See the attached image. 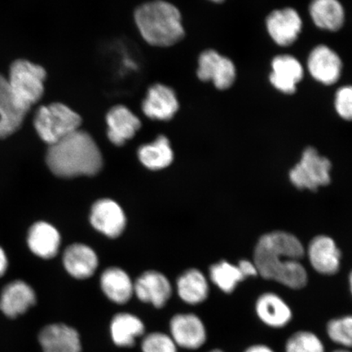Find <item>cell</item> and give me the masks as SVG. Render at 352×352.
I'll use <instances>...</instances> for the list:
<instances>
[{"mask_svg": "<svg viewBox=\"0 0 352 352\" xmlns=\"http://www.w3.org/2000/svg\"><path fill=\"white\" fill-rule=\"evenodd\" d=\"M26 113L16 102L7 79L0 74V139L19 130Z\"/></svg>", "mask_w": 352, "mask_h": 352, "instance_id": "obj_17", "label": "cell"}, {"mask_svg": "<svg viewBox=\"0 0 352 352\" xmlns=\"http://www.w3.org/2000/svg\"><path fill=\"white\" fill-rule=\"evenodd\" d=\"M327 331L330 340L344 349H352V316L330 320Z\"/></svg>", "mask_w": 352, "mask_h": 352, "instance_id": "obj_30", "label": "cell"}, {"mask_svg": "<svg viewBox=\"0 0 352 352\" xmlns=\"http://www.w3.org/2000/svg\"><path fill=\"white\" fill-rule=\"evenodd\" d=\"M177 287L179 297L188 305H199L209 296L208 280L196 270L184 272L178 280Z\"/></svg>", "mask_w": 352, "mask_h": 352, "instance_id": "obj_26", "label": "cell"}, {"mask_svg": "<svg viewBox=\"0 0 352 352\" xmlns=\"http://www.w3.org/2000/svg\"><path fill=\"white\" fill-rule=\"evenodd\" d=\"M270 82L277 90L285 94H292L303 77L302 66L292 56H276L272 63Z\"/></svg>", "mask_w": 352, "mask_h": 352, "instance_id": "obj_18", "label": "cell"}, {"mask_svg": "<svg viewBox=\"0 0 352 352\" xmlns=\"http://www.w3.org/2000/svg\"><path fill=\"white\" fill-rule=\"evenodd\" d=\"M142 349L143 352H177V345L167 334L153 332L144 338Z\"/></svg>", "mask_w": 352, "mask_h": 352, "instance_id": "obj_31", "label": "cell"}, {"mask_svg": "<svg viewBox=\"0 0 352 352\" xmlns=\"http://www.w3.org/2000/svg\"><path fill=\"white\" fill-rule=\"evenodd\" d=\"M8 259L6 253L3 249L0 248V277H1L7 270Z\"/></svg>", "mask_w": 352, "mask_h": 352, "instance_id": "obj_35", "label": "cell"}, {"mask_svg": "<svg viewBox=\"0 0 352 352\" xmlns=\"http://www.w3.org/2000/svg\"><path fill=\"white\" fill-rule=\"evenodd\" d=\"M303 255L305 248L296 236L277 231L259 239L254 250V263L264 279L299 289L307 283L305 268L298 261Z\"/></svg>", "mask_w": 352, "mask_h": 352, "instance_id": "obj_1", "label": "cell"}, {"mask_svg": "<svg viewBox=\"0 0 352 352\" xmlns=\"http://www.w3.org/2000/svg\"><path fill=\"white\" fill-rule=\"evenodd\" d=\"M43 352H81L80 337L76 329L65 324H52L38 336Z\"/></svg>", "mask_w": 352, "mask_h": 352, "instance_id": "obj_11", "label": "cell"}, {"mask_svg": "<svg viewBox=\"0 0 352 352\" xmlns=\"http://www.w3.org/2000/svg\"><path fill=\"white\" fill-rule=\"evenodd\" d=\"M244 352H276L270 346L264 344H254L248 347Z\"/></svg>", "mask_w": 352, "mask_h": 352, "instance_id": "obj_34", "label": "cell"}, {"mask_svg": "<svg viewBox=\"0 0 352 352\" xmlns=\"http://www.w3.org/2000/svg\"><path fill=\"white\" fill-rule=\"evenodd\" d=\"M63 262L65 270L77 279L91 276L98 265V258L94 250L82 244L69 246L65 252Z\"/></svg>", "mask_w": 352, "mask_h": 352, "instance_id": "obj_21", "label": "cell"}, {"mask_svg": "<svg viewBox=\"0 0 352 352\" xmlns=\"http://www.w3.org/2000/svg\"><path fill=\"white\" fill-rule=\"evenodd\" d=\"M140 162L151 170H160L168 166L173 160V152L168 139L161 135L155 142L139 148Z\"/></svg>", "mask_w": 352, "mask_h": 352, "instance_id": "obj_27", "label": "cell"}, {"mask_svg": "<svg viewBox=\"0 0 352 352\" xmlns=\"http://www.w3.org/2000/svg\"><path fill=\"white\" fill-rule=\"evenodd\" d=\"M107 121L108 138L110 142L118 146L133 138L142 126L139 118L123 105H118L110 109Z\"/></svg>", "mask_w": 352, "mask_h": 352, "instance_id": "obj_20", "label": "cell"}, {"mask_svg": "<svg viewBox=\"0 0 352 352\" xmlns=\"http://www.w3.org/2000/svg\"><path fill=\"white\" fill-rule=\"evenodd\" d=\"M91 223L96 230L114 239L124 230L126 217L116 201L103 199L96 201L92 206Z\"/></svg>", "mask_w": 352, "mask_h": 352, "instance_id": "obj_12", "label": "cell"}, {"mask_svg": "<svg viewBox=\"0 0 352 352\" xmlns=\"http://www.w3.org/2000/svg\"><path fill=\"white\" fill-rule=\"evenodd\" d=\"M302 26L300 16L292 8L274 11L267 19V32L280 46L292 45L300 34Z\"/></svg>", "mask_w": 352, "mask_h": 352, "instance_id": "obj_9", "label": "cell"}, {"mask_svg": "<svg viewBox=\"0 0 352 352\" xmlns=\"http://www.w3.org/2000/svg\"><path fill=\"white\" fill-rule=\"evenodd\" d=\"M197 76L201 81L213 82L218 89H228L235 81V65L228 57L208 50L202 52L198 60Z\"/></svg>", "mask_w": 352, "mask_h": 352, "instance_id": "obj_7", "label": "cell"}, {"mask_svg": "<svg viewBox=\"0 0 352 352\" xmlns=\"http://www.w3.org/2000/svg\"><path fill=\"white\" fill-rule=\"evenodd\" d=\"M135 20L144 41L153 46L169 47L182 41L184 30L180 12L173 4L153 1L140 6Z\"/></svg>", "mask_w": 352, "mask_h": 352, "instance_id": "obj_3", "label": "cell"}, {"mask_svg": "<svg viewBox=\"0 0 352 352\" xmlns=\"http://www.w3.org/2000/svg\"><path fill=\"white\" fill-rule=\"evenodd\" d=\"M336 111L343 120L352 121V86L338 89L334 101Z\"/></svg>", "mask_w": 352, "mask_h": 352, "instance_id": "obj_32", "label": "cell"}, {"mask_svg": "<svg viewBox=\"0 0 352 352\" xmlns=\"http://www.w3.org/2000/svg\"><path fill=\"white\" fill-rule=\"evenodd\" d=\"M36 302L32 286L22 280L12 281L3 289L0 296V310L10 318L25 314Z\"/></svg>", "mask_w": 352, "mask_h": 352, "instance_id": "obj_13", "label": "cell"}, {"mask_svg": "<svg viewBox=\"0 0 352 352\" xmlns=\"http://www.w3.org/2000/svg\"><path fill=\"white\" fill-rule=\"evenodd\" d=\"M100 285L105 296L118 305L129 302L134 293V285L130 277L118 267L109 268L103 272Z\"/></svg>", "mask_w": 352, "mask_h": 352, "instance_id": "obj_24", "label": "cell"}, {"mask_svg": "<svg viewBox=\"0 0 352 352\" xmlns=\"http://www.w3.org/2000/svg\"><path fill=\"white\" fill-rule=\"evenodd\" d=\"M81 122L78 113L60 103L41 107L34 121L38 135L50 146L79 130Z\"/></svg>", "mask_w": 352, "mask_h": 352, "instance_id": "obj_4", "label": "cell"}, {"mask_svg": "<svg viewBox=\"0 0 352 352\" xmlns=\"http://www.w3.org/2000/svg\"><path fill=\"white\" fill-rule=\"evenodd\" d=\"M242 274L246 277L255 276L258 274L257 267L254 263L248 261H241L239 264Z\"/></svg>", "mask_w": 352, "mask_h": 352, "instance_id": "obj_33", "label": "cell"}, {"mask_svg": "<svg viewBox=\"0 0 352 352\" xmlns=\"http://www.w3.org/2000/svg\"><path fill=\"white\" fill-rule=\"evenodd\" d=\"M210 1H213L214 3H222L224 0H210Z\"/></svg>", "mask_w": 352, "mask_h": 352, "instance_id": "obj_38", "label": "cell"}, {"mask_svg": "<svg viewBox=\"0 0 352 352\" xmlns=\"http://www.w3.org/2000/svg\"><path fill=\"white\" fill-rule=\"evenodd\" d=\"M210 279L226 294L234 292L237 285L245 279L239 265L223 261L210 267Z\"/></svg>", "mask_w": 352, "mask_h": 352, "instance_id": "obj_28", "label": "cell"}, {"mask_svg": "<svg viewBox=\"0 0 352 352\" xmlns=\"http://www.w3.org/2000/svg\"><path fill=\"white\" fill-rule=\"evenodd\" d=\"M46 160L52 173L63 178L96 175L103 164L94 140L80 130L50 145Z\"/></svg>", "mask_w": 352, "mask_h": 352, "instance_id": "obj_2", "label": "cell"}, {"mask_svg": "<svg viewBox=\"0 0 352 352\" xmlns=\"http://www.w3.org/2000/svg\"><path fill=\"white\" fill-rule=\"evenodd\" d=\"M285 352H325L324 343L316 333L298 331L286 341Z\"/></svg>", "mask_w": 352, "mask_h": 352, "instance_id": "obj_29", "label": "cell"}, {"mask_svg": "<svg viewBox=\"0 0 352 352\" xmlns=\"http://www.w3.org/2000/svg\"><path fill=\"white\" fill-rule=\"evenodd\" d=\"M330 170L331 162L310 147L305 149L301 161L290 170L289 179L299 189L316 191L329 184Z\"/></svg>", "mask_w": 352, "mask_h": 352, "instance_id": "obj_6", "label": "cell"}, {"mask_svg": "<svg viewBox=\"0 0 352 352\" xmlns=\"http://www.w3.org/2000/svg\"><path fill=\"white\" fill-rule=\"evenodd\" d=\"M333 352H351L349 350L346 349H338L336 351H333Z\"/></svg>", "mask_w": 352, "mask_h": 352, "instance_id": "obj_37", "label": "cell"}, {"mask_svg": "<svg viewBox=\"0 0 352 352\" xmlns=\"http://www.w3.org/2000/svg\"><path fill=\"white\" fill-rule=\"evenodd\" d=\"M311 76L324 85H331L340 79L342 63L340 57L325 45H319L311 52L307 60Z\"/></svg>", "mask_w": 352, "mask_h": 352, "instance_id": "obj_10", "label": "cell"}, {"mask_svg": "<svg viewBox=\"0 0 352 352\" xmlns=\"http://www.w3.org/2000/svg\"><path fill=\"white\" fill-rule=\"evenodd\" d=\"M142 108L148 118L166 121L173 118L177 112L179 102L175 91L170 87L155 85L149 88Z\"/></svg>", "mask_w": 352, "mask_h": 352, "instance_id": "obj_14", "label": "cell"}, {"mask_svg": "<svg viewBox=\"0 0 352 352\" xmlns=\"http://www.w3.org/2000/svg\"><path fill=\"white\" fill-rule=\"evenodd\" d=\"M145 331L142 320L130 314H117L110 324V333L114 344L121 347H131L136 338L142 336Z\"/></svg>", "mask_w": 352, "mask_h": 352, "instance_id": "obj_23", "label": "cell"}, {"mask_svg": "<svg viewBox=\"0 0 352 352\" xmlns=\"http://www.w3.org/2000/svg\"><path fill=\"white\" fill-rule=\"evenodd\" d=\"M209 352H224V351H223L221 350H219V349H214V350L210 351Z\"/></svg>", "mask_w": 352, "mask_h": 352, "instance_id": "obj_39", "label": "cell"}, {"mask_svg": "<svg viewBox=\"0 0 352 352\" xmlns=\"http://www.w3.org/2000/svg\"><path fill=\"white\" fill-rule=\"evenodd\" d=\"M171 338L184 349H200L206 341V329L202 320L195 314L175 315L170 322Z\"/></svg>", "mask_w": 352, "mask_h": 352, "instance_id": "obj_8", "label": "cell"}, {"mask_svg": "<svg viewBox=\"0 0 352 352\" xmlns=\"http://www.w3.org/2000/svg\"><path fill=\"white\" fill-rule=\"evenodd\" d=\"M255 312L264 324L274 329L285 327L293 318L289 306L275 293H264L259 296Z\"/></svg>", "mask_w": 352, "mask_h": 352, "instance_id": "obj_19", "label": "cell"}, {"mask_svg": "<svg viewBox=\"0 0 352 352\" xmlns=\"http://www.w3.org/2000/svg\"><path fill=\"white\" fill-rule=\"evenodd\" d=\"M311 266L324 275H333L340 270L341 253L336 242L327 236H318L311 241L308 248Z\"/></svg>", "mask_w": 352, "mask_h": 352, "instance_id": "obj_16", "label": "cell"}, {"mask_svg": "<svg viewBox=\"0 0 352 352\" xmlns=\"http://www.w3.org/2000/svg\"><path fill=\"white\" fill-rule=\"evenodd\" d=\"M349 283H350L351 292V294H352V272H351V274H350V276H349Z\"/></svg>", "mask_w": 352, "mask_h": 352, "instance_id": "obj_36", "label": "cell"}, {"mask_svg": "<svg viewBox=\"0 0 352 352\" xmlns=\"http://www.w3.org/2000/svg\"><path fill=\"white\" fill-rule=\"evenodd\" d=\"M46 72L42 66L25 60H17L10 69L8 85L20 107L28 112L43 94Z\"/></svg>", "mask_w": 352, "mask_h": 352, "instance_id": "obj_5", "label": "cell"}, {"mask_svg": "<svg viewBox=\"0 0 352 352\" xmlns=\"http://www.w3.org/2000/svg\"><path fill=\"white\" fill-rule=\"evenodd\" d=\"M134 293L140 301L160 308L166 305L173 289L164 275L157 272H144L134 284Z\"/></svg>", "mask_w": 352, "mask_h": 352, "instance_id": "obj_15", "label": "cell"}, {"mask_svg": "<svg viewBox=\"0 0 352 352\" xmlns=\"http://www.w3.org/2000/svg\"><path fill=\"white\" fill-rule=\"evenodd\" d=\"M309 12L312 21L320 29L337 32L344 23V10L338 0H312Z\"/></svg>", "mask_w": 352, "mask_h": 352, "instance_id": "obj_25", "label": "cell"}, {"mask_svg": "<svg viewBox=\"0 0 352 352\" xmlns=\"http://www.w3.org/2000/svg\"><path fill=\"white\" fill-rule=\"evenodd\" d=\"M60 244L58 231L51 224L38 222L30 228L28 245L30 250L37 256L52 258L56 256Z\"/></svg>", "mask_w": 352, "mask_h": 352, "instance_id": "obj_22", "label": "cell"}]
</instances>
